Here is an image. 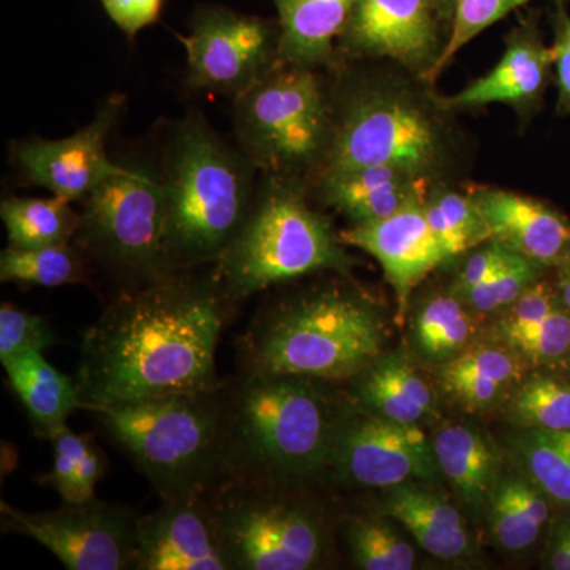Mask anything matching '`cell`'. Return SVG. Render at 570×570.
<instances>
[{
  "label": "cell",
  "instance_id": "f1b7e54d",
  "mask_svg": "<svg viewBox=\"0 0 570 570\" xmlns=\"http://www.w3.org/2000/svg\"><path fill=\"white\" fill-rule=\"evenodd\" d=\"M89 279V258L75 245H55L36 249L7 247L0 254V281L39 287L85 284Z\"/></svg>",
  "mask_w": 570,
  "mask_h": 570
},
{
  "label": "cell",
  "instance_id": "7c38bea8",
  "mask_svg": "<svg viewBox=\"0 0 570 570\" xmlns=\"http://www.w3.org/2000/svg\"><path fill=\"white\" fill-rule=\"evenodd\" d=\"M3 530L36 540L70 570L134 569L137 521L132 510L92 499L45 512L0 504Z\"/></svg>",
  "mask_w": 570,
  "mask_h": 570
},
{
  "label": "cell",
  "instance_id": "44dd1931",
  "mask_svg": "<svg viewBox=\"0 0 570 570\" xmlns=\"http://www.w3.org/2000/svg\"><path fill=\"white\" fill-rule=\"evenodd\" d=\"M279 24L283 62L306 69H335L337 41L346 31L355 0H272Z\"/></svg>",
  "mask_w": 570,
  "mask_h": 570
},
{
  "label": "cell",
  "instance_id": "8d00e7d4",
  "mask_svg": "<svg viewBox=\"0 0 570 570\" xmlns=\"http://www.w3.org/2000/svg\"><path fill=\"white\" fill-rule=\"evenodd\" d=\"M540 268L542 266L534 264L530 258L517 255L513 261L499 268L482 284L455 295H459L468 307L478 313H494V311L505 309L532 283L539 279Z\"/></svg>",
  "mask_w": 570,
  "mask_h": 570
},
{
  "label": "cell",
  "instance_id": "2e32d148",
  "mask_svg": "<svg viewBox=\"0 0 570 570\" xmlns=\"http://www.w3.org/2000/svg\"><path fill=\"white\" fill-rule=\"evenodd\" d=\"M135 570H232L217 528L212 494L165 499L138 517Z\"/></svg>",
  "mask_w": 570,
  "mask_h": 570
},
{
  "label": "cell",
  "instance_id": "83f0119b",
  "mask_svg": "<svg viewBox=\"0 0 570 570\" xmlns=\"http://www.w3.org/2000/svg\"><path fill=\"white\" fill-rule=\"evenodd\" d=\"M549 519L546 494L528 480L510 478L491 494V530L502 549L521 551L538 540Z\"/></svg>",
  "mask_w": 570,
  "mask_h": 570
},
{
  "label": "cell",
  "instance_id": "d6a6232c",
  "mask_svg": "<svg viewBox=\"0 0 570 570\" xmlns=\"http://www.w3.org/2000/svg\"><path fill=\"white\" fill-rule=\"evenodd\" d=\"M509 415L527 430H570V387L554 377L528 379L512 393Z\"/></svg>",
  "mask_w": 570,
  "mask_h": 570
},
{
  "label": "cell",
  "instance_id": "ee69618b",
  "mask_svg": "<svg viewBox=\"0 0 570 570\" xmlns=\"http://www.w3.org/2000/svg\"><path fill=\"white\" fill-rule=\"evenodd\" d=\"M105 469H107V459L92 438H89L75 474L70 501L66 504H82L96 499V487L102 480Z\"/></svg>",
  "mask_w": 570,
  "mask_h": 570
},
{
  "label": "cell",
  "instance_id": "484cf974",
  "mask_svg": "<svg viewBox=\"0 0 570 570\" xmlns=\"http://www.w3.org/2000/svg\"><path fill=\"white\" fill-rule=\"evenodd\" d=\"M439 469L464 502L480 505L497 487L498 455L472 428H442L433 439Z\"/></svg>",
  "mask_w": 570,
  "mask_h": 570
},
{
  "label": "cell",
  "instance_id": "277c9868",
  "mask_svg": "<svg viewBox=\"0 0 570 570\" xmlns=\"http://www.w3.org/2000/svg\"><path fill=\"white\" fill-rule=\"evenodd\" d=\"M316 382L245 374L227 393L220 483L287 485L328 466L337 419Z\"/></svg>",
  "mask_w": 570,
  "mask_h": 570
},
{
  "label": "cell",
  "instance_id": "8992f818",
  "mask_svg": "<svg viewBox=\"0 0 570 570\" xmlns=\"http://www.w3.org/2000/svg\"><path fill=\"white\" fill-rule=\"evenodd\" d=\"M96 415L163 501L209 494L223 480L225 387L102 409Z\"/></svg>",
  "mask_w": 570,
  "mask_h": 570
},
{
  "label": "cell",
  "instance_id": "d590c367",
  "mask_svg": "<svg viewBox=\"0 0 570 570\" xmlns=\"http://www.w3.org/2000/svg\"><path fill=\"white\" fill-rule=\"evenodd\" d=\"M494 340L532 363H553L570 354V313L560 305L530 328L494 333Z\"/></svg>",
  "mask_w": 570,
  "mask_h": 570
},
{
  "label": "cell",
  "instance_id": "f35d334b",
  "mask_svg": "<svg viewBox=\"0 0 570 570\" xmlns=\"http://www.w3.org/2000/svg\"><path fill=\"white\" fill-rule=\"evenodd\" d=\"M88 439L89 436L77 434L67 425L51 434L52 468L45 478H41V485L51 487L61 497L62 502L70 501L75 474Z\"/></svg>",
  "mask_w": 570,
  "mask_h": 570
},
{
  "label": "cell",
  "instance_id": "4fadbf2b",
  "mask_svg": "<svg viewBox=\"0 0 570 570\" xmlns=\"http://www.w3.org/2000/svg\"><path fill=\"white\" fill-rule=\"evenodd\" d=\"M328 466L343 482L373 489L428 482L439 469L417 426L365 414L337 420Z\"/></svg>",
  "mask_w": 570,
  "mask_h": 570
},
{
  "label": "cell",
  "instance_id": "7a4b0ae2",
  "mask_svg": "<svg viewBox=\"0 0 570 570\" xmlns=\"http://www.w3.org/2000/svg\"><path fill=\"white\" fill-rule=\"evenodd\" d=\"M387 340L377 307L354 288L326 284L258 313L239 346L245 374L344 381L381 356Z\"/></svg>",
  "mask_w": 570,
  "mask_h": 570
},
{
  "label": "cell",
  "instance_id": "b9f144b4",
  "mask_svg": "<svg viewBox=\"0 0 570 570\" xmlns=\"http://www.w3.org/2000/svg\"><path fill=\"white\" fill-rule=\"evenodd\" d=\"M100 3L116 28L130 40L159 22L164 7V0H100Z\"/></svg>",
  "mask_w": 570,
  "mask_h": 570
},
{
  "label": "cell",
  "instance_id": "ab89813d",
  "mask_svg": "<svg viewBox=\"0 0 570 570\" xmlns=\"http://www.w3.org/2000/svg\"><path fill=\"white\" fill-rule=\"evenodd\" d=\"M562 305L558 292H554L543 281H535L499 318L494 333L513 332V330L530 328L549 317L558 306Z\"/></svg>",
  "mask_w": 570,
  "mask_h": 570
},
{
  "label": "cell",
  "instance_id": "5b68a950",
  "mask_svg": "<svg viewBox=\"0 0 570 570\" xmlns=\"http://www.w3.org/2000/svg\"><path fill=\"white\" fill-rule=\"evenodd\" d=\"M332 104V142L314 178L382 165L439 181L453 138L438 96L397 80H358L335 89Z\"/></svg>",
  "mask_w": 570,
  "mask_h": 570
},
{
  "label": "cell",
  "instance_id": "60d3db41",
  "mask_svg": "<svg viewBox=\"0 0 570 570\" xmlns=\"http://www.w3.org/2000/svg\"><path fill=\"white\" fill-rule=\"evenodd\" d=\"M517 255L520 254L497 242V239H489L483 245L475 247L469 255L468 261L464 262L463 268L460 269L459 276L452 285L453 294H461L468 288L482 284L483 281L494 275L499 268L513 261Z\"/></svg>",
  "mask_w": 570,
  "mask_h": 570
},
{
  "label": "cell",
  "instance_id": "4dcf8cb0",
  "mask_svg": "<svg viewBox=\"0 0 570 570\" xmlns=\"http://www.w3.org/2000/svg\"><path fill=\"white\" fill-rule=\"evenodd\" d=\"M515 452L531 482L547 498L570 508V430H528Z\"/></svg>",
  "mask_w": 570,
  "mask_h": 570
},
{
  "label": "cell",
  "instance_id": "9c48e42d",
  "mask_svg": "<svg viewBox=\"0 0 570 570\" xmlns=\"http://www.w3.org/2000/svg\"><path fill=\"white\" fill-rule=\"evenodd\" d=\"M81 204V224L73 243L89 261L132 281V287L178 272L168 257L159 171L121 165Z\"/></svg>",
  "mask_w": 570,
  "mask_h": 570
},
{
  "label": "cell",
  "instance_id": "d6986e66",
  "mask_svg": "<svg viewBox=\"0 0 570 570\" xmlns=\"http://www.w3.org/2000/svg\"><path fill=\"white\" fill-rule=\"evenodd\" d=\"M472 202L489 225L491 239L540 266L570 257V223L538 198L497 187H472Z\"/></svg>",
  "mask_w": 570,
  "mask_h": 570
},
{
  "label": "cell",
  "instance_id": "ba28073f",
  "mask_svg": "<svg viewBox=\"0 0 570 570\" xmlns=\"http://www.w3.org/2000/svg\"><path fill=\"white\" fill-rule=\"evenodd\" d=\"M234 126L257 170L313 179L332 142V94L317 70L281 62L234 100Z\"/></svg>",
  "mask_w": 570,
  "mask_h": 570
},
{
  "label": "cell",
  "instance_id": "603a6c76",
  "mask_svg": "<svg viewBox=\"0 0 570 570\" xmlns=\"http://www.w3.org/2000/svg\"><path fill=\"white\" fill-rule=\"evenodd\" d=\"M3 367L39 436L50 439L67 425L77 409H82L75 377L56 370L43 352H24L3 363Z\"/></svg>",
  "mask_w": 570,
  "mask_h": 570
},
{
  "label": "cell",
  "instance_id": "9a60e30c",
  "mask_svg": "<svg viewBox=\"0 0 570 570\" xmlns=\"http://www.w3.org/2000/svg\"><path fill=\"white\" fill-rule=\"evenodd\" d=\"M122 108L124 97L115 96L88 126L70 137H31L14 142L11 157L22 178L71 204L85 200L121 168L108 157L107 142Z\"/></svg>",
  "mask_w": 570,
  "mask_h": 570
},
{
  "label": "cell",
  "instance_id": "ac0fdd59",
  "mask_svg": "<svg viewBox=\"0 0 570 570\" xmlns=\"http://www.w3.org/2000/svg\"><path fill=\"white\" fill-rule=\"evenodd\" d=\"M551 67L553 50L543 43L534 20L524 18L505 37L504 55L489 73L453 96H438V100L449 112L501 104L528 116L542 104Z\"/></svg>",
  "mask_w": 570,
  "mask_h": 570
},
{
  "label": "cell",
  "instance_id": "e575fe53",
  "mask_svg": "<svg viewBox=\"0 0 570 570\" xmlns=\"http://www.w3.org/2000/svg\"><path fill=\"white\" fill-rule=\"evenodd\" d=\"M530 2L532 0H459L452 24H450L448 41L431 73L430 82L441 77L442 71L448 69L461 48L466 47L475 37L497 24L498 21L504 20L513 10Z\"/></svg>",
  "mask_w": 570,
  "mask_h": 570
},
{
  "label": "cell",
  "instance_id": "4316f807",
  "mask_svg": "<svg viewBox=\"0 0 570 570\" xmlns=\"http://www.w3.org/2000/svg\"><path fill=\"white\" fill-rule=\"evenodd\" d=\"M9 246L17 249L66 245L77 236L81 213L71 202L51 195L47 198L9 197L0 204Z\"/></svg>",
  "mask_w": 570,
  "mask_h": 570
},
{
  "label": "cell",
  "instance_id": "d4e9b609",
  "mask_svg": "<svg viewBox=\"0 0 570 570\" xmlns=\"http://www.w3.org/2000/svg\"><path fill=\"white\" fill-rule=\"evenodd\" d=\"M358 376L360 401L382 417L414 425L433 412L430 385L401 356L377 358Z\"/></svg>",
  "mask_w": 570,
  "mask_h": 570
},
{
  "label": "cell",
  "instance_id": "bcb514c9",
  "mask_svg": "<svg viewBox=\"0 0 570 570\" xmlns=\"http://www.w3.org/2000/svg\"><path fill=\"white\" fill-rule=\"evenodd\" d=\"M558 268V296L562 306L570 313V257L566 258Z\"/></svg>",
  "mask_w": 570,
  "mask_h": 570
},
{
  "label": "cell",
  "instance_id": "e0dca14e",
  "mask_svg": "<svg viewBox=\"0 0 570 570\" xmlns=\"http://www.w3.org/2000/svg\"><path fill=\"white\" fill-rule=\"evenodd\" d=\"M423 202H415L385 219L352 224L340 232L343 245L358 247L381 264L395 291L400 318L406 314L414 288L449 262L428 224Z\"/></svg>",
  "mask_w": 570,
  "mask_h": 570
},
{
  "label": "cell",
  "instance_id": "cb8c5ba5",
  "mask_svg": "<svg viewBox=\"0 0 570 570\" xmlns=\"http://www.w3.org/2000/svg\"><path fill=\"white\" fill-rule=\"evenodd\" d=\"M523 358L504 346H478L461 352L438 370L439 381L461 406L478 411L493 406L515 387L523 373Z\"/></svg>",
  "mask_w": 570,
  "mask_h": 570
},
{
  "label": "cell",
  "instance_id": "5bb4252c",
  "mask_svg": "<svg viewBox=\"0 0 570 570\" xmlns=\"http://www.w3.org/2000/svg\"><path fill=\"white\" fill-rule=\"evenodd\" d=\"M431 0H355L337 55L385 59L411 77L430 82L445 41Z\"/></svg>",
  "mask_w": 570,
  "mask_h": 570
},
{
  "label": "cell",
  "instance_id": "74e56055",
  "mask_svg": "<svg viewBox=\"0 0 570 570\" xmlns=\"http://www.w3.org/2000/svg\"><path fill=\"white\" fill-rule=\"evenodd\" d=\"M58 344L48 322L21 307L3 303L0 307V362L24 352H43Z\"/></svg>",
  "mask_w": 570,
  "mask_h": 570
},
{
  "label": "cell",
  "instance_id": "3957f363",
  "mask_svg": "<svg viewBox=\"0 0 570 570\" xmlns=\"http://www.w3.org/2000/svg\"><path fill=\"white\" fill-rule=\"evenodd\" d=\"M255 165L204 116H187L171 132L159 170L174 269L214 265L253 209Z\"/></svg>",
  "mask_w": 570,
  "mask_h": 570
},
{
  "label": "cell",
  "instance_id": "ffe728a7",
  "mask_svg": "<svg viewBox=\"0 0 570 570\" xmlns=\"http://www.w3.org/2000/svg\"><path fill=\"white\" fill-rule=\"evenodd\" d=\"M322 204L352 224L385 219L415 202H423L433 179L395 167L355 168L313 179Z\"/></svg>",
  "mask_w": 570,
  "mask_h": 570
},
{
  "label": "cell",
  "instance_id": "1f68e13d",
  "mask_svg": "<svg viewBox=\"0 0 570 570\" xmlns=\"http://www.w3.org/2000/svg\"><path fill=\"white\" fill-rule=\"evenodd\" d=\"M474 336V321L459 295H438L420 309L417 343L426 355L448 358L459 354Z\"/></svg>",
  "mask_w": 570,
  "mask_h": 570
},
{
  "label": "cell",
  "instance_id": "f546056e",
  "mask_svg": "<svg viewBox=\"0 0 570 570\" xmlns=\"http://www.w3.org/2000/svg\"><path fill=\"white\" fill-rule=\"evenodd\" d=\"M423 209L449 261L491 239L489 225L469 193H459L445 184L434 183L423 202Z\"/></svg>",
  "mask_w": 570,
  "mask_h": 570
},
{
  "label": "cell",
  "instance_id": "52a82bcc",
  "mask_svg": "<svg viewBox=\"0 0 570 570\" xmlns=\"http://www.w3.org/2000/svg\"><path fill=\"white\" fill-rule=\"evenodd\" d=\"M344 247L324 214L307 204L302 179L264 174L245 227L212 272L236 306L314 273L347 275L352 258Z\"/></svg>",
  "mask_w": 570,
  "mask_h": 570
},
{
  "label": "cell",
  "instance_id": "30bf717a",
  "mask_svg": "<svg viewBox=\"0 0 570 570\" xmlns=\"http://www.w3.org/2000/svg\"><path fill=\"white\" fill-rule=\"evenodd\" d=\"M209 494L232 570H306L322 561L316 510L273 497L266 483L224 482Z\"/></svg>",
  "mask_w": 570,
  "mask_h": 570
},
{
  "label": "cell",
  "instance_id": "f6af8a7d",
  "mask_svg": "<svg viewBox=\"0 0 570 570\" xmlns=\"http://www.w3.org/2000/svg\"><path fill=\"white\" fill-rule=\"evenodd\" d=\"M550 568L570 570V523H566L561 528L560 534H558L550 554Z\"/></svg>",
  "mask_w": 570,
  "mask_h": 570
},
{
  "label": "cell",
  "instance_id": "8fae6325",
  "mask_svg": "<svg viewBox=\"0 0 570 570\" xmlns=\"http://www.w3.org/2000/svg\"><path fill=\"white\" fill-rule=\"evenodd\" d=\"M186 48V85L194 91L238 99L283 62L277 20L220 6H202Z\"/></svg>",
  "mask_w": 570,
  "mask_h": 570
},
{
  "label": "cell",
  "instance_id": "7bdbcfd3",
  "mask_svg": "<svg viewBox=\"0 0 570 570\" xmlns=\"http://www.w3.org/2000/svg\"><path fill=\"white\" fill-rule=\"evenodd\" d=\"M553 67L557 70L558 108L570 112V14L564 7L554 11Z\"/></svg>",
  "mask_w": 570,
  "mask_h": 570
},
{
  "label": "cell",
  "instance_id": "7dc6e473",
  "mask_svg": "<svg viewBox=\"0 0 570 570\" xmlns=\"http://www.w3.org/2000/svg\"><path fill=\"white\" fill-rule=\"evenodd\" d=\"M434 9H436L442 24H452L453 13H455L456 3L459 0H431Z\"/></svg>",
  "mask_w": 570,
  "mask_h": 570
},
{
  "label": "cell",
  "instance_id": "7402d4cb",
  "mask_svg": "<svg viewBox=\"0 0 570 570\" xmlns=\"http://www.w3.org/2000/svg\"><path fill=\"white\" fill-rule=\"evenodd\" d=\"M384 510L433 557L455 560L466 554L471 547L459 510L436 491L423 489L417 482L393 487L385 499Z\"/></svg>",
  "mask_w": 570,
  "mask_h": 570
},
{
  "label": "cell",
  "instance_id": "836d02e7",
  "mask_svg": "<svg viewBox=\"0 0 570 570\" xmlns=\"http://www.w3.org/2000/svg\"><path fill=\"white\" fill-rule=\"evenodd\" d=\"M352 560L365 570H409L415 566V551L406 540L381 519H355L346 527Z\"/></svg>",
  "mask_w": 570,
  "mask_h": 570
},
{
  "label": "cell",
  "instance_id": "6da1fadb",
  "mask_svg": "<svg viewBox=\"0 0 570 570\" xmlns=\"http://www.w3.org/2000/svg\"><path fill=\"white\" fill-rule=\"evenodd\" d=\"M235 305L213 272L178 269L122 288L82 336V409L102 411L223 389L216 351Z\"/></svg>",
  "mask_w": 570,
  "mask_h": 570
}]
</instances>
